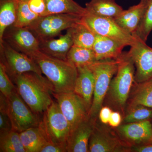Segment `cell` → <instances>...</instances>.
<instances>
[{
	"mask_svg": "<svg viewBox=\"0 0 152 152\" xmlns=\"http://www.w3.org/2000/svg\"><path fill=\"white\" fill-rule=\"evenodd\" d=\"M17 91L35 114L43 113L53 103V87L47 78L33 72L13 77Z\"/></svg>",
	"mask_w": 152,
	"mask_h": 152,
	"instance_id": "6da1fadb",
	"label": "cell"
},
{
	"mask_svg": "<svg viewBox=\"0 0 152 152\" xmlns=\"http://www.w3.org/2000/svg\"><path fill=\"white\" fill-rule=\"evenodd\" d=\"M38 65L47 79L52 84L55 93L74 91L78 76L75 66L67 61L48 56L40 50L28 55Z\"/></svg>",
	"mask_w": 152,
	"mask_h": 152,
	"instance_id": "7a4b0ae2",
	"label": "cell"
},
{
	"mask_svg": "<svg viewBox=\"0 0 152 152\" xmlns=\"http://www.w3.org/2000/svg\"><path fill=\"white\" fill-rule=\"evenodd\" d=\"M117 59L118 61V70L115 76L112 79L107 94L113 104L123 110L134 81L136 69L128 52L123 53Z\"/></svg>",
	"mask_w": 152,
	"mask_h": 152,
	"instance_id": "3957f363",
	"label": "cell"
},
{
	"mask_svg": "<svg viewBox=\"0 0 152 152\" xmlns=\"http://www.w3.org/2000/svg\"><path fill=\"white\" fill-rule=\"evenodd\" d=\"M118 61L116 59L96 61L89 66L94 76L95 86L92 103L89 116L96 120L102 107L113 77L118 70Z\"/></svg>",
	"mask_w": 152,
	"mask_h": 152,
	"instance_id": "277c9868",
	"label": "cell"
},
{
	"mask_svg": "<svg viewBox=\"0 0 152 152\" xmlns=\"http://www.w3.org/2000/svg\"><path fill=\"white\" fill-rule=\"evenodd\" d=\"M39 127L48 142L66 146L72 126L61 111L57 102L53 101L44 112Z\"/></svg>",
	"mask_w": 152,
	"mask_h": 152,
	"instance_id": "5b68a950",
	"label": "cell"
},
{
	"mask_svg": "<svg viewBox=\"0 0 152 152\" xmlns=\"http://www.w3.org/2000/svg\"><path fill=\"white\" fill-rule=\"evenodd\" d=\"M82 16L70 14H58L39 17L28 27L39 40L51 39L61 31L73 26L80 21Z\"/></svg>",
	"mask_w": 152,
	"mask_h": 152,
	"instance_id": "8992f818",
	"label": "cell"
},
{
	"mask_svg": "<svg viewBox=\"0 0 152 152\" xmlns=\"http://www.w3.org/2000/svg\"><path fill=\"white\" fill-rule=\"evenodd\" d=\"M82 21L97 35L113 39L126 46H131L136 39L120 27L113 18L98 16L87 12L82 17Z\"/></svg>",
	"mask_w": 152,
	"mask_h": 152,
	"instance_id": "52a82bcc",
	"label": "cell"
},
{
	"mask_svg": "<svg viewBox=\"0 0 152 152\" xmlns=\"http://www.w3.org/2000/svg\"><path fill=\"white\" fill-rule=\"evenodd\" d=\"M6 112L8 115L12 130L18 133L39 126L41 120L19 95L17 90L7 98Z\"/></svg>",
	"mask_w": 152,
	"mask_h": 152,
	"instance_id": "ba28073f",
	"label": "cell"
},
{
	"mask_svg": "<svg viewBox=\"0 0 152 152\" xmlns=\"http://www.w3.org/2000/svg\"><path fill=\"white\" fill-rule=\"evenodd\" d=\"M0 45L2 58L1 61L5 66L8 74L11 77L29 72L42 75L39 66L28 55L17 50L4 40Z\"/></svg>",
	"mask_w": 152,
	"mask_h": 152,
	"instance_id": "9c48e42d",
	"label": "cell"
},
{
	"mask_svg": "<svg viewBox=\"0 0 152 152\" xmlns=\"http://www.w3.org/2000/svg\"><path fill=\"white\" fill-rule=\"evenodd\" d=\"M61 111L72 126V129L89 116V109L83 99L75 92L53 93Z\"/></svg>",
	"mask_w": 152,
	"mask_h": 152,
	"instance_id": "30bf717a",
	"label": "cell"
},
{
	"mask_svg": "<svg viewBox=\"0 0 152 152\" xmlns=\"http://www.w3.org/2000/svg\"><path fill=\"white\" fill-rule=\"evenodd\" d=\"M136 39L128 53L135 66L134 82L140 83L152 79V48L146 42Z\"/></svg>",
	"mask_w": 152,
	"mask_h": 152,
	"instance_id": "8fae6325",
	"label": "cell"
},
{
	"mask_svg": "<svg viewBox=\"0 0 152 152\" xmlns=\"http://www.w3.org/2000/svg\"><path fill=\"white\" fill-rule=\"evenodd\" d=\"M129 144L121 141L107 128L95 125L89 142V152H122L131 151Z\"/></svg>",
	"mask_w": 152,
	"mask_h": 152,
	"instance_id": "7c38bea8",
	"label": "cell"
},
{
	"mask_svg": "<svg viewBox=\"0 0 152 152\" xmlns=\"http://www.w3.org/2000/svg\"><path fill=\"white\" fill-rule=\"evenodd\" d=\"M3 40L20 52L27 55L39 50V41L34 33L27 28L13 27Z\"/></svg>",
	"mask_w": 152,
	"mask_h": 152,
	"instance_id": "4fadbf2b",
	"label": "cell"
},
{
	"mask_svg": "<svg viewBox=\"0 0 152 152\" xmlns=\"http://www.w3.org/2000/svg\"><path fill=\"white\" fill-rule=\"evenodd\" d=\"M96 120L88 116L72 129L67 142V152H89V142Z\"/></svg>",
	"mask_w": 152,
	"mask_h": 152,
	"instance_id": "5bb4252c",
	"label": "cell"
},
{
	"mask_svg": "<svg viewBox=\"0 0 152 152\" xmlns=\"http://www.w3.org/2000/svg\"><path fill=\"white\" fill-rule=\"evenodd\" d=\"M117 128L118 132L128 143L138 145L152 142V124L150 120L127 123Z\"/></svg>",
	"mask_w": 152,
	"mask_h": 152,
	"instance_id": "9a60e30c",
	"label": "cell"
},
{
	"mask_svg": "<svg viewBox=\"0 0 152 152\" xmlns=\"http://www.w3.org/2000/svg\"><path fill=\"white\" fill-rule=\"evenodd\" d=\"M39 50L50 56L67 61V56L74 45L72 28L68 29L66 33L58 39L39 40Z\"/></svg>",
	"mask_w": 152,
	"mask_h": 152,
	"instance_id": "2e32d148",
	"label": "cell"
},
{
	"mask_svg": "<svg viewBox=\"0 0 152 152\" xmlns=\"http://www.w3.org/2000/svg\"><path fill=\"white\" fill-rule=\"evenodd\" d=\"M126 45L116 40L96 35L92 49L96 61L116 59L122 54Z\"/></svg>",
	"mask_w": 152,
	"mask_h": 152,
	"instance_id": "e0dca14e",
	"label": "cell"
},
{
	"mask_svg": "<svg viewBox=\"0 0 152 152\" xmlns=\"http://www.w3.org/2000/svg\"><path fill=\"white\" fill-rule=\"evenodd\" d=\"M77 69L78 76L74 92L83 99L90 110L94 91V76L89 66Z\"/></svg>",
	"mask_w": 152,
	"mask_h": 152,
	"instance_id": "ac0fdd59",
	"label": "cell"
},
{
	"mask_svg": "<svg viewBox=\"0 0 152 152\" xmlns=\"http://www.w3.org/2000/svg\"><path fill=\"white\" fill-rule=\"evenodd\" d=\"M147 3L140 2L138 4L124 11L114 18L117 24L127 32L132 34L140 23L145 11Z\"/></svg>",
	"mask_w": 152,
	"mask_h": 152,
	"instance_id": "d6986e66",
	"label": "cell"
},
{
	"mask_svg": "<svg viewBox=\"0 0 152 152\" xmlns=\"http://www.w3.org/2000/svg\"><path fill=\"white\" fill-rule=\"evenodd\" d=\"M45 11L42 16L58 14H70L82 16L87 12L74 0H44Z\"/></svg>",
	"mask_w": 152,
	"mask_h": 152,
	"instance_id": "ffe728a7",
	"label": "cell"
},
{
	"mask_svg": "<svg viewBox=\"0 0 152 152\" xmlns=\"http://www.w3.org/2000/svg\"><path fill=\"white\" fill-rule=\"evenodd\" d=\"M85 8L90 13L113 19L124 10L115 0H91L86 4Z\"/></svg>",
	"mask_w": 152,
	"mask_h": 152,
	"instance_id": "44dd1931",
	"label": "cell"
},
{
	"mask_svg": "<svg viewBox=\"0 0 152 152\" xmlns=\"http://www.w3.org/2000/svg\"><path fill=\"white\" fill-rule=\"evenodd\" d=\"M19 134L26 152H40L42 148L48 142L39 126L29 128Z\"/></svg>",
	"mask_w": 152,
	"mask_h": 152,
	"instance_id": "7402d4cb",
	"label": "cell"
},
{
	"mask_svg": "<svg viewBox=\"0 0 152 152\" xmlns=\"http://www.w3.org/2000/svg\"><path fill=\"white\" fill-rule=\"evenodd\" d=\"M18 0H1L0 42L3 40L6 29L16 20Z\"/></svg>",
	"mask_w": 152,
	"mask_h": 152,
	"instance_id": "603a6c76",
	"label": "cell"
},
{
	"mask_svg": "<svg viewBox=\"0 0 152 152\" xmlns=\"http://www.w3.org/2000/svg\"><path fill=\"white\" fill-rule=\"evenodd\" d=\"M136 85L129 100L128 109L138 106L152 108V79Z\"/></svg>",
	"mask_w": 152,
	"mask_h": 152,
	"instance_id": "cb8c5ba5",
	"label": "cell"
},
{
	"mask_svg": "<svg viewBox=\"0 0 152 152\" xmlns=\"http://www.w3.org/2000/svg\"><path fill=\"white\" fill-rule=\"evenodd\" d=\"M71 28L74 45L92 49L96 34L82 21L81 19Z\"/></svg>",
	"mask_w": 152,
	"mask_h": 152,
	"instance_id": "d4e9b609",
	"label": "cell"
},
{
	"mask_svg": "<svg viewBox=\"0 0 152 152\" xmlns=\"http://www.w3.org/2000/svg\"><path fill=\"white\" fill-rule=\"evenodd\" d=\"M67 61L77 68L89 66L96 61L92 49L73 45L68 53Z\"/></svg>",
	"mask_w": 152,
	"mask_h": 152,
	"instance_id": "484cf974",
	"label": "cell"
},
{
	"mask_svg": "<svg viewBox=\"0 0 152 152\" xmlns=\"http://www.w3.org/2000/svg\"><path fill=\"white\" fill-rule=\"evenodd\" d=\"M0 152H26L19 133L12 130L0 132Z\"/></svg>",
	"mask_w": 152,
	"mask_h": 152,
	"instance_id": "4316f807",
	"label": "cell"
},
{
	"mask_svg": "<svg viewBox=\"0 0 152 152\" xmlns=\"http://www.w3.org/2000/svg\"><path fill=\"white\" fill-rule=\"evenodd\" d=\"M28 1V0H18L17 19L13 26L27 28L40 17L31 10Z\"/></svg>",
	"mask_w": 152,
	"mask_h": 152,
	"instance_id": "83f0119b",
	"label": "cell"
},
{
	"mask_svg": "<svg viewBox=\"0 0 152 152\" xmlns=\"http://www.w3.org/2000/svg\"><path fill=\"white\" fill-rule=\"evenodd\" d=\"M152 31V0H148L145 11L138 27L132 35L137 39L146 42Z\"/></svg>",
	"mask_w": 152,
	"mask_h": 152,
	"instance_id": "f1b7e54d",
	"label": "cell"
},
{
	"mask_svg": "<svg viewBox=\"0 0 152 152\" xmlns=\"http://www.w3.org/2000/svg\"><path fill=\"white\" fill-rule=\"evenodd\" d=\"M152 119V108L138 106L128 109L124 121L127 124L150 121Z\"/></svg>",
	"mask_w": 152,
	"mask_h": 152,
	"instance_id": "f546056e",
	"label": "cell"
},
{
	"mask_svg": "<svg viewBox=\"0 0 152 152\" xmlns=\"http://www.w3.org/2000/svg\"><path fill=\"white\" fill-rule=\"evenodd\" d=\"M17 90L9 78L5 66L0 63V91L6 97L8 98Z\"/></svg>",
	"mask_w": 152,
	"mask_h": 152,
	"instance_id": "4dcf8cb0",
	"label": "cell"
},
{
	"mask_svg": "<svg viewBox=\"0 0 152 152\" xmlns=\"http://www.w3.org/2000/svg\"><path fill=\"white\" fill-rule=\"evenodd\" d=\"M29 7L31 10L39 16L43 15L45 11V4L44 0H28Z\"/></svg>",
	"mask_w": 152,
	"mask_h": 152,
	"instance_id": "1f68e13d",
	"label": "cell"
},
{
	"mask_svg": "<svg viewBox=\"0 0 152 152\" xmlns=\"http://www.w3.org/2000/svg\"><path fill=\"white\" fill-rule=\"evenodd\" d=\"M12 130L10 120L7 112L0 111V132Z\"/></svg>",
	"mask_w": 152,
	"mask_h": 152,
	"instance_id": "d6a6232c",
	"label": "cell"
},
{
	"mask_svg": "<svg viewBox=\"0 0 152 152\" xmlns=\"http://www.w3.org/2000/svg\"><path fill=\"white\" fill-rule=\"evenodd\" d=\"M66 146L47 142L40 152H66Z\"/></svg>",
	"mask_w": 152,
	"mask_h": 152,
	"instance_id": "836d02e7",
	"label": "cell"
},
{
	"mask_svg": "<svg viewBox=\"0 0 152 152\" xmlns=\"http://www.w3.org/2000/svg\"><path fill=\"white\" fill-rule=\"evenodd\" d=\"M112 112L111 109L109 107H102L99 113L101 122L104 124H108Z\"/></svg>",
	"mask_w": 152,
	"mask_h": 152,
	"instance_id": "e575fe53",
	"label": "cell"
},
{
	"mask_svg": "<svg viewBox=\"0 0 152 152\" xmlns=\"http://www.w3.org/2000/svg\"><path fill=\"white\" fill-rule=\"evenodd\" d=\"M122 121V116L118 112H112L108 124L112 127L119 126Z\"/></svg>",
	"mask_w": 152,
	"mask_h": 152,
	"instance_id": "d590c367",
	"label": "cell"
},
{
	"mask_svg": "<svg viewBox=\"0 0 152 152\" xmlns=\"http://www.w3.org/2000/svg\"><path fill=\"white\" fill-rule=\"evenodd\" d=\"M132 151L137 152H152V142L144 145H134L132 148Z\"/></svg>",
	"mask_w": 152,
	"mask_h": 152,
	"instance_id": "8d00e7d4",
	"label": "cell"
},
{
	"mask_svg": "<svg viewBox=\"0 0 152 152\" xmlns=\"http://www.w3.org/2000/svg\"><path fill=\"white\" fill-rule=\"evenodd\" d=\"M148 0H140V2L144 3H148Z\"/></svg>",
	"mask_w": 152,
	"mask_h": 152,
	"instance_id": "74e56055",
	"label": "cell"
}]
</instances>
